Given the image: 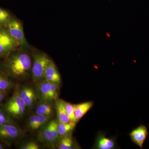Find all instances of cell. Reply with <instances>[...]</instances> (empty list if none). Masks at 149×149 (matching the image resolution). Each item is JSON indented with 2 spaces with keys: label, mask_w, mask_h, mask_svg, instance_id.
<instances>
[{
  "label": "cell",
  "mask_w": 149,
  "mask_h": 149,
  "mask_svg": "<svg viewBox=\"0 0 149 149\" xmlns=\"http://www.w3.org/2000/svg\"><path fill=\"white\" fill-rule=\"evenodd\" d=\"M32 60L26 52L22 50L12 51L4 63L6 74L16 79H22L28 76L32 69Z\"/></svg>",
  "instance_id": "obj_1"
},
{
  "label": "cell",
  "mask_w": 149,
  "mask_h": 149,
  "mask_svg": "<svg viewBox=\"0 0 149 149\" xmlns=\"http://www.w3.org/2000/svg\"><path fill=\"white\" fill-rule=\"evenodd\" d=\"M26 108L19 90H16L2 109L11 118L19 119L24 116Z\"/></svg>",
  "instance_id": "obj_2"
},
{
  "label": "cell",
  "mask_w": 149,
  "mask_h": 149,
  "mask_svg": "<svg viewBox=\"0 0 149 149\" xmlns=\"http://www.w3.org/2000/svg\"><path fill=\"white\" fill-rule=\"evenodd\" d=\"M33 56L31 74L33 83H37L44 79L45 70L50 59L46 54L40 52H35Z\"/></svg>",
  "instance_id": "obj_3"
},
{
  "label": "cell",
  "mask_w": 149,
  "mask_h": 149,
  "mask_svg": "<svg viewBox=\"0 0 149 149\" xmlns=\"http://www.w3.org/2000/svg\"><path fill=\"white\" fill-rule=\"evenodd\" d=\"M37 83V94L42 101L51 102L58 98L59 85L50 83L45 79Z\"/></svg>",
  "instance_id": "obj_4"
},
{
  "label": "cell",
  "mask_w": 149,
  "mask_h": 149,
  "mask_svg": "<svg viewBox=\"0 0 149 149\" xmlns=\"http://www.w3.org/2000/svg\"><path fill=\"white\" fill-rule=\"evenodd\" d=\"M60 136L58 130V120H49L40 130L38 139L48 144L57 143Z\"/></svg>",
  "instance_id": "obj_5"
},
{
  "label": "cell",
  "mask_w": 149,
  "mask_h": 149,
  "mask_svg": "<svg viewBox=\"0 0 149 149\" xmlns=\"http://www.w3.org/2000/svg\"><path fill=\"white\" fill-rule=\"evenodd\" d=\"M19 47L9 32L6 27L0 26V57H6Z\"/></svg>",
  "instance_id": "obj_6"
},
{
  "label": "cell",
  "mask_w": 149,
  "mask_h": 149,
  "mask_svg": "<svg viewBox=\"0 0 149 149\" xmlns=\"http://www.w3.org/2000/svg\"><path fill=\"white\" fill-rule=\"evenodd\" d=\"M6 27L11 36L19 46L24 48L28 47V44L25 39L23 27L20 22L12 17Z\"/></svg>",
  "instance_id": "obj_7"
},
{
  "label": "cell",
  "mask_w": 149,
  "mask_h": 149,
  "mask_svg": "<svg viewBox=\"0 0 149 149\" xmlns=\"http://www.w3.org/2000/svg\"><path fill=\"white\" fill-rule=\"evenodd\" d=\"M22 130L14 123L0 126V139L9 146L20 138Z\"/></svg>",
  "instance_id": "obj_8"
},
{
  "label": "cell",
  "mask_w": 149,
  "mask_h": 149,
  "mask_svg": "<svg viewBox=\"0 0 149 149\" xmlns=\"http://www.w3.org/2000/svg\"><path fill=\"white\" fill-rule=\"evenodd\" d=\"M148 134L146 126L142 124L132 130L129 136L131 141L134 144L141 149H143V145Z\"/></svg>",
  "instance_id": "obj_9"
},
{
  "label": "cell",
  "mask_w": 149,
  "mask_h": 149,
  "mask_svg": "<svg viewBox=\"0 0 149 149\" xmlns=\"http://www.w3.org/2000/svg\"><path fill=\"white\" fill-rule=\"evenodd\" d=\"M44 79L50 83L59 85L61 83V77L53 62L50 60L46 67Z\"/></svg>",
  "instance_id": "obj_10"
},
{
  "label": "cell",
  "mask_w": 149,
  "mask_h": 149,
  "mask_svg": "<svg viewBox=\"0 0 149 149\" xmlns=\"http://www.w3.org/2000/svg\"><path fill=\"white\" fill-rule=\"evenodd\" d=\"M50 116L35 114L29 118L27 126L31 131H36L42 129L50 120Z\"/></svg>",
  "instance_id": "obj_11"
},
{
  "label": "cell",
  "mask_w": 149,
  "mask_h": 149,
  "mask_svg": "<svg viewBox=\"0 0 149 149\" xmlns=\"http://www.w3.org/2000/svg\"><path fill=\"white\" fill-rule=\"evenodd\" d=\"M115 139L108 138L105 134L99 132L96 138L94 148L97 149H113L116 148Z\"/></svg>",
  "instance_id": "obj_12"
},
{
  "label": "cell",
  "mask_w": 149,
  "mask_h": 149,
  "mask_svg": "<svg viewBox=\"0 0 149 149\" xmlns=\"http://www.w3.org/2000/svg\"><path fill=\"white\" fill-rule=\"evenodd\" d=\"M19 92L26 107H32L37 100V94L34 89L29 86H25L21 88Z\"/></svg>",
  "instance_id": "obj_13"
},
{
  "label": "cell",
  "mask_w": 149,
  "mask_h": 149,
  "mask_svg": "<svg viewBox=\"0 0 149 149\" xmlns=\"http://www.w3.org/2000/svg\"><path fill=\"white\" fill-rule=\"evenodd\" d=\"M55 108L58 121L66 123L71 122L67 114L64 101L58 98L56 100Z\"/></svg>",
  "instance_id": "obj_14"
},
{
  "label": "cell",
  "mask_w": 149,
  "mask_h": 149,
  "mask_svg": "<svg viewBox=\"0 0 149 149\" xmlns=\"http://www.w3.org/2000/svg\"><path fill=\"white\" fill-rule=\"evenodd\" d=\"M93 102L89 101L74 104V115L77 122L93 107Z\"/></svg>",
  "instance_id": "obj_15"
},
{
  "label": "cell",
  "mask_w": 149,
  "mask_h": 149,
  "mask_svg": "<svg viewBox=\"0 0 149 149\" xmlns=\"http://www.w3.org/2000/svg\"><path fill=\"white\" fill-rule=\"evenodd\" d=\"M54 112L53 106L51 102L42 101L36 107L35 113L52 117Z\"/></svg>",
  "instance_id": "obj_16"
},
{
  "label": "cell",
  "mask_w": 149,
  "mask_h": 149,
  "mask_svg": "<svg viewBox=\"0 0 149 149\" xmlns=\"http://www.w3.org/2000/svg\"><path fill=\"white\" fill-rule=\"evenodd\" d=\"M75 145L72 133L61 136L57 143V148L59 149L76 148Z\"/></svg>",
  "instance_id": "obj_17"
},
{
  "label": "cell",
  "mask_w": 149,
  "mask_h": 149,
  "mask_svg": "<svg viewBox=\"0 0 149 149\" xmlns=\"http://www.w3.org/2000/svg\"><path fill=\"white\" fill-rule=\"evenodd\" d=\"M74 123H64L58 120V130L60 137L72 133L76 127Z\"/></svg>",
  "instance_id": "obj_18"
},
{
  "label": "cell",
  "mask_w": 149,
  "mask_h": 149,
  "mask_svg": "<svg viewBox=\"0 0 149 149\" xmlns=\"http://www.w3.org/2000/svg\"><path fill=\"white\" fill-rule=\"evenodd\" d=\"M12 83L8 77L2 73H0V91L6 92L11 88Z\"/></svg>",
  "instance_id": "obj_19"
},
{
  "label": "cell",
  "mask_w": 149,
  "mask_h": 149,
  "mask_svg": "<svg viewBox=\"0 0 149 149\" xmlns=\"http://www.w3.org/2000/svg\"><path fill=\"white\" fill-rule=\"evenodd\" d=\"M11 18L10 14L8 11L0 7V26L7 27Z\"/></svg>",
  "instance_id": "obj_20"
},
{
  "label": "cell",
  "mask_w": 149,
  "mask_h": 149,
  "mask_svg": "<svg viewBox=\"0 0 149 149\" xmlns=\"http://www.w3.org/2000/svg\"><path fill=\"white\" fill-rule=\"evenodd\" d=\"M67 114L71 122L77 123V122L74 115V104L65 101Z\"/></svg>",
  "instance_id": "obj_21"
},
{
  "label": "cell",
  "mask_w": 149,
  "mask_h": 149,
  "mask_svg": "<svg viewBox=\"0 0 149 149\" xmlns=\"http://www.w3.org/2000/svg\"><path fill=\"white\" fill-rule=\"evenodd\" d=\"M10 123H14L12 118L7 114L3 109H0V126Z\"/></svg>",
  "instance_id": "obj_22"
},
{
  "label": "cell",
  "mask_w": 149,
  "mask_h": 149,
  "mask_svg": "<svg viewBox=\"0 0 149 149\" xmlns=\"http://www.w3.org/2000/svg\"><path fill=\"white\" fill-rule=\"evenodd\" d=\"M40 146L35 142H29L20 147L21 149H39Z\"/></svg>",
  "instance_id": "obj_23"
},
{
  "label": "cell",
  "mask_w": 149,
  "mask_h": 149,
  "mask_svg": "<svg viewBox=\"0 0 149 149\" xmlns=\"http://www.w3.org/2000/svg\"><path fill=\"white\" fill-rule=\"evenodd\" d=\"M9 146L0 139V149H6L7 147H9Z\"/></svg>",
  "instance_id": "obj_24"
},
{
  "label": "cell",
  "mask_w": 149,
  "mask_h": 149,
  "mask_svg": "<svg viewBox=\"0 0 149 149\" xmlns=\"http://www.w3.org/2000/svg\"><path fill=\"white\" fill-rule=\"evenodd\" d=\"M6 95V92H0V103L5 98Z\"/></svg>",
  "instance_id": "obj_25"
}]
</instances>
